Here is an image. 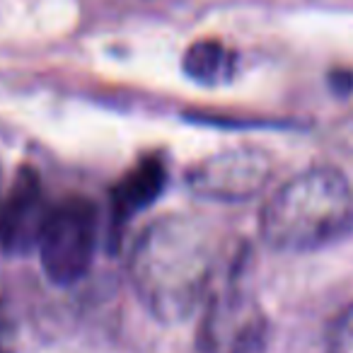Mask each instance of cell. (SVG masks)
Segmentation results:
<instances>
[{
    "mask_svg": "<svg viewBox=\"0 0 353 353\" xmlns=\"http://www.w3.org/2000/svg\"><path fill=\"white\" fill-rule=\"evenodd\" d=\"M353 225V192L336 170L317 167L285 182L261 213V237L281 252L329 245Z\"/></svg>",
    "mask_w": 353,
    "mask_h": 353,
    "instance_id": "obj_2",
    "label": "cell"
},
{
    "mask_svg": "<svg viewBox=\"0 0 353 353\" xmlns=\"http://www.w3.org/2000/svg\"><path fill=\"white\" fill-rule=\"evenodd\" d=\"M266 334L259 303L240 285L216 288L206 300L199 343L203 353H254Z\"/></svg>",
    "mask_w": 353,
    "mask_h": 353,
    "instance_id": "obj_4",
    "label": "cell"
},
{
    "mask_svg": "<svg viewBox=\"0 0 353 353\" xmlns=\"http://www.w3.org/2000/svg\"><path fill=\"white\" fill-rule=\"evenodd\" d=\"M218 274L221 242L201 218H160L148 225L131 252L133 288L162 322H182L206 305Z\"/></svg>",
    "mask_w": 353,
    "mask_h": 353,
    "instance_id": "obj_1",
    "label": "cell"
},
{
    "mask_svg": "<svg viewBox=\"0 0 353 353\" xmlns=\"http://www.w3.org/2000/svg\"><path fill=\"white\" fill-rule=\"evenodd\" d=\"M0 353H15L12 348V334H10V327H8L3 319H0Z\"/></svg>",
    "mask_w": 353,
    "mask_h": 353,
    "instance_id": "obj_10",
    "label": "cell"
},
{
    "mask_svg": "<svg viewBox=\"0 0 353 353\" xmlns=\"http://www.w3.org/2000/svg\"><path fill=\"white\" fill-rule=\"evenodd\" d=\"M189 187L211 201H247L271 179V160L254 148L211 155L189 170Z\"/></svg>",
    "mask_w": 353,
    "mask_h": 353,
    "instance_id": "obj_5",
    "label": "cell"
},
{
    "mask_svg": "<svg viewBox=\"0 0 353 353\" xmlns=\"http://www.w3.org/2000/svg\"><path fill=\"white\" fill-rule=\"evenodd\" d=\"M165 176L167 172L157 157H145V160L138 162V167H133L123 176L112 194V208L117 225L126 223L141 208L150 206L160 196L162 187H165Z\"/></svg>",
    "mask_w": 353,
    "mask_h": 353,
    "instance_id": "obj_7",
    "label": "cell"
},
{
    "mask_svg": "<svg viewBox=\"0 0 353 353\" xmlns=\"http://www.w3.org/2000/svg\"><path fill=\"white\" fill-rule=\"evenodd\" d=\"M327 353H353V303L334 319L327 341Z\"/></svg>",
    "mask_w": 353,
    "mask_h": 353,
    "instance_id": "obj_9",
    "label": "cell"
},
{
    "mask_svg": "<svg viewBox=\"0 0 353 353\" xmlns=\"http://www.w3.org/2000/svg\"><path fill=\"white\" fill-rule=\"evenodd\" d=\"M49 211L39 174L25 167L0 201V250L8 254L37 250Z\"/></svg>",
    "mask_w": 353,
    "mask_h": 353,
    "instance_id": "obj_6",
    "label": "cell"
},
{
    "mask_svg": "<svg viewBox=\"0 0 353 353\" xmlns=\"http://www.w3.org/2000/svg\"><path fill=\"white\" fill-rule=\"evenodd\" d=\"M235 68V56L216 39H201L184 54V73L203 85L223 83Z\"/></svg>",
    "mask_w": 353,
    "mask_h": 353,
    "instance_id": "obj_8",
    "label": "cell"
},
{
    "mask_svg": "<svg viewBox=\"0 0 353 353\" xmlns=\"http://www.w3.org/2000/svg\"><path fill=\"white\" fill-rule=\"evenodd\" d=\"M97 250V211L88 199H65L51 206L41 230V269L54 283L73 285L90 271Z\"/></svg>",
    "mask_w": 353,
    "mask_h": 353,
    "instance_id": "obj_3",
    "label": "cell"
}]
</instances>
